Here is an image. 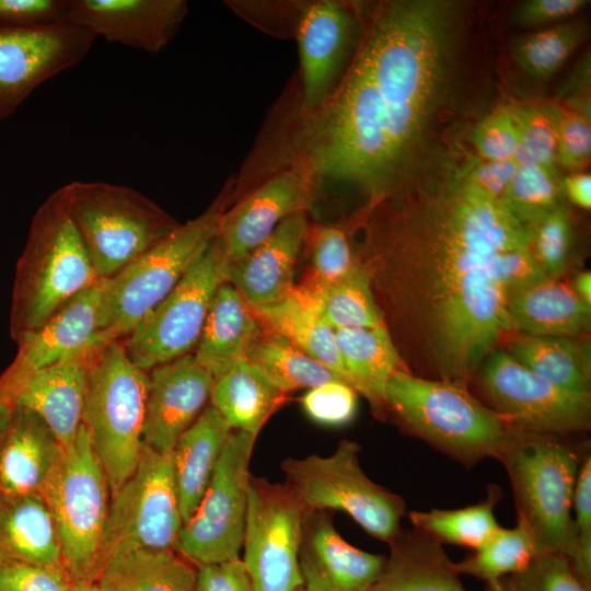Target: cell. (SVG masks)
Masks as SVG:
<instances>
[{"instance_id":"cell-1","label":"cell","mask_w":591,"mask_h":591,"mask_svg":"<svg viewBox=\"0 0 591 591\" xmlns=\"http://www.w3.org/2000/svg\"><path fill=\"white\" fill-rule=\"evenodd\" d=\"M456 5L444 0L383 3L343 81L304 115L303 152L293 165L316 183L390 197L428 137L451 79Z\"/></svg>"},{"instance_id":"cell-2","label":"cell","mask_w":591,"mask_h":591,"mask_svg":"<svg viewBox=\"0 0 591 591\" xmlns=\"http://www.w3.org/2000/svg\"><path fill=\"white\" fill-rule=\"evenodd\" d=\"M371 240L370 257L360 264L414 337L442 303L484 275L493 257L531 246L529 227L454 177L396 201Z\"/></svg>"},{"instance_id":"cell-3","label":"cell","mask_w":591,"mask_h":591,"mask_svg":"<svg viewBox=\"0 0 591 591\" xmlns=\"http://www.w3.org/2000/svg\"><path fill=\"white\" fill-rule=\"evenodd\" d=\"M99 281L60 187L36 210L16 264L10 311L12 339L18 344Z\"/></svg>"},{"instance_id":"cell-4","label":"cell","mask_w":591,"mask_h":591,"mask_svg":"<svg viewBox=\"0 0 591 591\" xmlns=\"http://www.w3.org/2000/svg\"><path fill=\"white\" fill-rule=\"evenodd\" d=\"M383 401L412 433L464 465L498 459L512 429L465 386L405 369L387 380Z\"/></svg>"},{"instance_id":"cell-5","label":"cell","mask_w":591,"mask_h":591,"mask_svg":"<svg viewBox=\"0 0 591 591\" xmlns=\"http://www.w3.org/2000/svg\"><path fill=\"white\" fill-rule=\"evenodd\" d=\"M229 187L198 217L178 224L114 276L101 280L99 331L106 343L124 338L161 302L217 237Z\"/></svg>"},{"instance_id":"cell-6","label":"cell","mask_w":591,"mask_h":591,"mask_svg":"<svg viewBox=\"0 0 591 591\" xmlns=\"http://www.w3.org/2000/svg\"><path fill=\"white\" fill-rule=\"evenodd\" d=\"M498 460L512 486L517 518L529 529L537 555L566 556L581 464L578 453L555 434L511 429Z\"/></svg>"},{"instance_id":"cell-7","label":"cell","mask_w":591,"mask_h":591,"mask_svg":"<svg viewBox=\"0 0 591 591\" xmlns=\"http://www.w3.org/2000/svg\"><path fill=\"white\" fill-rule=\"evenodd\" d=\"M148 373L112 340L93 357L88 374L84 426L107 478L111 496L136 468L141 450Z\"/></svg>"},{"instance_id":"cell-8","label":"cell","mask_w":591,"mask_h":591,"mask_svg":"<svg viewBox=\"0 0 591 591\" xmlns=\"http://www.w3.org/2000/svg\"><path fill=\"white\" fill-rule=\"evenodd\" d=\"M61 189L100 280L117 274L178 225L128 186L73 181Z\"/></svg>"},{"instance_id":"cell-9","label":"cell","mask_w":591,"mask_h":591,"mask_svg":"<svg viewBox=\"0 0 591 591\" xmlns=\"http://www.w3.org/2000/svg\"><path fill=\"white\" fill-rule=\"evenodd\" d=\"M39 495L51 514L65 569L76 581L94 583L104 567L102 540L111 491L83 425Z\"/></svg>"},{"instance_id":"cell-10","label":"cell","mask_w":591,"mask_h":591,"mask_svg":"<svg viewBox=\"0 0 591 591\" xmlns=\"http://www.w3.org/2000/svg\"><path fill=\"white\" fill-rule=\"evenodd\" d=\"M359 452L357 442L341 440L328 456L288 457L281 463L285 484L304 509L344 511L368 534L389 544L402 530L405 501L366 475Z\"/></svg>"},{"instance_id":"cell-11","label":"cell","mask_w":591,"mask_h":591,"mask_svg":"<svg viewBox=\"0 0 591 591\" xmlns=\"http://www.w3.org/2000/svg\"><path fill=\"white\" fill-rule=\"evenodd\" d=\"M183 523L172 453L143 444L132 474L111 496L102 540L104 565L123 549H175Z\"/></svg>"},{"instance_id":"cell-12","label":"cell","mask_w":591,"mask_h":591,"mask_svg":"<svg viewBox=\"0 0 591 591\" xmlns=\"http://www.w3.org/2000/svg\"><path fill=\"white\" fill-rule=\"evenodd\" d=\"M255 440L244 431L231 432L200 502L183 523L175 549L197 567L240 557Z\"/></svg>"},{"instance_id":"cell-13","label":"cell","mask_w":591,"mask_h":591,"mask_svg":"<svg viewBox=\"0 0 591 591\" xmlns=\"http://www.w3.org/2000/svg\"><path fill=\"white\" fill-rule=\"evenodd\" d=\"M216 239L173 290L120 339L129 359L148 371L196 348L219 286L224 282Z\"/></svg>"},{"instance_id":"cell-14","label":"cell","mask_w":591,"mask_h":591,"mask_svg":"<svg viewBox=\"0 0 591 591\" xmlns=\"http://www.w3.org/2000/svg\"><path fill=\"white\" fill-rule=\"evenodd\" d=\"M479 385L489 408L512 429L563 434L590 426V393L556 386L528 370L509 352L489 354Z\"/></svg>"},{"instance_id":"cell-15","label":"cell","mask_w":591,"mask_h":591,"mask_svg":"<svg viewBox=\"0 0 591 591\" xmlns=\"http://www.w3.org/2000/svg\"><path fill=\"white\" fill-rule=\"evenodd\" d=\"M242 548L255 591L303 588L299 547L304 508L283 484L251 474Z\"/></svg>"},{"instance_id":"cell-16","label":"cell","mask_w":591,"mask_h":591,"mask_svg":"<svg viewBox=\"0 0 591 591\" xmlns=\"http://www.w3.org/2000/svg\"><path fill=\"white\" fill-rule=\"evenodd\" d=\"M96 36L67 19L46 24H0V119L45 81L81 62Z\"/></svg>"},{"instance_id":"cell-17","label":"cell","mask_w":591,"mask_h":591,"mask_svg":"<svg viewBox=\"0 0 591 591\" xmlns=\"http://www.w3.org/2000/svg\"><path fill=\"white\" fill-rule=\"evenodd\" d=\"M316 184L310 172L292 165L224 211L216 237L223 264L258 246L287 217L308 211L313 205Z\"/></svg>"},{"instance_id":"cell-18","label":"cell","mask_w":591,"mask_h":591,"mask_svg":"<svg viewBox=\"0 0 591 591\" xmlns=\"http://www.w3.org/2000/svg\"><path fill=\"white\" fill-rule=\"evenodd\" d=\"M215 379L187 354L159 364L148 374L142 442L172 453L178 438L210 403Z\"/></svg>"},{"instance_id":"cell-19","label":"cell","mask_w":591,"mask_h":591,"mask_svg":"<svg viewBox=\"0 0 591 591\" xmlns=\"http://www.w3.org/2000/svg\"><path fill=\"white\" fill-rule=\"evenodd\" d=\"M100 293L101 280L24 336L14 360L0 375V387L60 362L94 355L105 346L97 326Z\"/></svg>"},{"instance_id":"cell-20","label":"cell","mask_w":591,"mask_h":591,"mask_svg":"<svg viewBox=\"0 0 591 591\" xmlns=\"http://www.w3.org/2000/svg\"><path fill=\"white\" fill-rule=\"evenodd\" d=\"M386 556L349 544L337 532L331 511L304 509L299 569L306 591H369Z\"/></svg>"},{"instance_id":"cell-21","label":"cell","mask_w":591,"mask_h":591,"mask_svg":"<svg viewBox=\"0 0 591 591\" xmlns=\"http://www.w3.org/2000/svg\"><path fill=\"white\" fill-rule=\"evenodd\" d=\"M187 8L183 0H68L66 19L96 38L158 53L177 32Z\"/></svg>"},{"instance_id":"cell-22","label":"cell","mask_w":591,"mask_h":591,"mask_svg":"<svg viewBox=\"0 0 591 591\" xmlns=\"http://www.w3.org/2000/svg\"><path fill=\"white\" fill-rule=\"evenodd\" d=\"M355 28L348 8L323 0L305 5L299 16L297 38L304 115L317 112L334 93L338 72Z\"/></svg>"},{"instance_id":"cell-23","label":"cell","mask_w":591,"mask_h":591,"mask_svg":"<svg viewBox=\"0 0 591 591\" xmlns=\"http://www.w3.org/2000/svg\"><path fill=\"white\" fill-rule=\"evenodd\" d=\"M95 354L60 362L0 387V397L13 407L35 413L60 445L68 448L82 425L89 368Z\"/></svg>"},{"instance_id":"cell-24","label":"cell","mask_w":591,"mask_h":591,"mask_svg":"<svg viewBox=\"0 0 591 591\" xmlns=\"http://www.w3.org/2000/svg\"><path fill=\"white\" fill-rule=\"evenodd\" d=\"M309 230L306 211L287 217L258 246L223 264L224 282L233 286L252 306L288 296L294 288V267Z\"/></svg>"},{"instance_id":"cell-25","label":"cell","mask_w":591,"mask_h":591,"mask_svg":"<svg viewBox=\"0 0 591 591\" xmlns=\"http://www.w3.org/2000/svg\"><path fill=\"white\" fill-rule=\"evenodd\" d=\"M63 448L35 413L13 407L0 448V494H40Z\"/></svg>"},{"instance_id":"cell-26","label":"cell","mask_w":591,"mask_h":591,"mask_svg":"<svg viewBox=\"0 0 591 591\" xmlns=\"http://www.w3.org/2000/svg\"><path fill=\"white\" fill-rule=\"evenodd\" d=\"M263 331L252 305L233 286L222 282L211 301L194 356L217 379L245 358Z\"/></svg>"},{"instance_id":"cell-27","label":"cell","mask_w":591,"mask_h":591,"mask_svg":"<svg viewBox=\"0 0 591 591\" xmlns=\"http://www.w3.org/2000/svg\"><path fill=\"white\" fill-rule=\"evenodd\" d=\"M509 328L529 336L573 337L588 331L591 305L559 278H545L508 297Z\"/></svg>"},{"instance_id":"cell-28","label":"cell","mask_w":591,"mask_h":591,"mask_svg":"<svg viewBox=\"0 0 591 591\" xmlns=\"http://www.w3.org/2000/svg\"><path fill=\"white\" fill-rule=\"evenodd\" d=\"M389 545L383 571L369 591H468L455 563L431 536L401 530Z\"/></svg>"},{"instance_id":"cell-29","label":"cell","mask_w":591,"mask_h":591,"mask_svg":"<svg viewBox=\"0 0 591 591\" xmlns=\"http://www.w3.org/2000/svg\"><path fill=\"white\" fill-rule=\"evenodd\" d=\"M65 568L57 531L39 494H0V563Z\"/></svg>"},{"instance_id":"cell-30","label":"cell","mask_w":591,"mask_h":591,"mask_svg":"<svg viewBox=\"0 0 591 591\" xmlns=\"http://www.w3.org/2000/svg\"><path fill=\"white\" fill-rule=\"evenodd\" d=\"M232 431L222 415L209 404L178 438L172 457L184 522L200 502Z\"/></svg>"},{"instance_id":"cell-31","label":"cell","mask_w":591,"mask_h":591,"mask_svg":"<svg viewBox=\"0 0 591 591\" xmlns=\"http://www.w3.org/2000/svg\"><path fill=\"white\" fill-rule=\"evenodd\" d=\"M197 566L176 549H123L95 580L99 591H196Z\"/></svg>"},{"instance_id":"cell-32","label":"cell","mask_w":591,"mask_h":591,"mask_svg":"<svg viewBox=\"0 0 591 591\" xmlns=\"http://www.w3.org/2000/svg\"><path fill=\"white\" fill-rule=\"evenodd\" d=\"M252 308L265 328L285 337L354 387L340 358L335 329L296 287L275 302Z\"/></svg>"},{"instance_id":"cell-33","label":"cell","mask_w":591,"mask_h":591,"mask_svg":"<svg viewBox=\"0 0 591 591\" xmlns=\"http://www.w3.org/2000/svg\"><path fill=\"white\" fill-rule=\"evenodd\" d=\"M285 399L286 393L243 358L215 379L210 405L222 415L232 430L257 437Z\"/></svg>"},{"instance_id":"cell-34","label":"cell","mask_w":591,"mask_h":591,"mask_svg":"<svg viewBox=\"0 0 591 591\" xmlns=\"http://www.w3.org/2000/svg\"><path fill=\"white\" fill-rule=\"evenodd\" d=\"M335 339L355 390L372 406L384 405L387 380L395 371L404 369L386 324L335 329Z\"/></svg>"},{"instance_id":"cell-35","label":"cell","mask_w":591,"mask_h":591,"mask_svg":"<svg viewBox=\"0 0 591 591\" xmlns=\"http://www.w3.org/2000/svg\"><path fill=\"white\" fill-rule=\"evenodd\" d=\"M509 354L543 380L567 391L590 393V358L566 336H529L509 345Z\"/></svg>"},{"instance_id":"cell-36","label":"cell","mask_w":591,"mask_h":591,"mask_svg":"<svg viewBox=\"0 0 591 591\" xmlns=\"http://www.w3.org/2000/svg\"><path fill=\"white\" fill-rule=\"evenodd\" d=\"M245 359L286 394L327 382H345L333 370L265 327L248 348Z\"/></svg>"},{"instance_id":"cell-37","label":"cell","mask_w":591,"mask_h":591,"mask_svg":"<svg viewBox=\"0 0 591 591\" xmlns=\"http://www.w3.org/2000/svg\"><path fill=\"white\" fill-rule=\"evenodd\" d=\"M294 287L314 304L334 329L376 327L385 324L370 277L359 262L348 276L325 288L305 290Z\"/></svg>"},{"instance_id":"cell-38","label":"cell","mask_w":591,"mask_h":591,"mask_svg":"<svg viewBox=\"0 0 591 591\" xmlns=\"http://www.w3.org/2000/svg\"><path fill=\"white\" fill-rule=\"evenodd\" d=\"M501 498L499 487L490 485L483 501L459 509H431L410 511L413 528L441 544L448 543L476 549L500 526L495 518V507Z\"/></svg>"},{"instance_id":"cell-39","label":"cell","mask_w":591,"mask_h":591,"mask_svg":"<svg viewBox=\"0 0 591 591\" xmlns=\"http://www.w3.org/2000/svg\"><path fill=\"white\" fill-rule=\"evenodd\" d=\"M537 555L531 533L517 518L513 528H501L455 568L460 575L473 576L486 586H496L502 578L523 570Z\"/></svg>"},{"instance_id":"cell-40","label":"cell","mask_w":591,"mask_h":591,"mask_svg":"<svg viewBox=\"0 0 591 591\" xmlns=\"http://www.w3.org/2000/svg\"><path fill=\"white\" fill-rule=\"evenodd\" d=\"M587 23L565 21L523 35L511 45L514 63L534 80L552 78L587 37Z\"/></svg>"},{"instance_id":"cell-41","label":"cell","mask_w":591,"mask_h":591,"mask_svg":"<svg viewBox=\"0 0 591 591\" xmlns=\"http://www.w3.org/2000/svg\"><path fill=\"white\" fill-rule=\"evenodd\" d=\"M563 197L559 170L521 162L501 204L518 221L529 227L563 205Z\"/></svg>"},{"instance_id":"cell-42","label":"cell","mask_w":591,"mask_h":591,"mask_svg":"<svg viewBox=\"0 0 591 591\" xmlns=\"http://www.w3.org/2000/svg\"><path fill=\"white\" fill-rule=\"evenodd\" d=\"M518 124V163L531 162L558 169L556 121L551 101L513 105Z\"/></svg>"},{"instance_id":"cell-43","label":"cell","mask_w":591,"mask_h":591,"mask_svg":"<svg viewBox=\"0 0 591 591\" xmlns=\"http://www.w3.org/2000/svg\"><path fill=\"white\" fill-rule=\"evenodd\" d=\"M312 273L298 286L305 290H318L348 276L358 265L345 232L336 227L317 225L310 229Z\"/></svg>"},{"instance_id":"cell-44","label":"cell","mask_w":591,"mask_h":591,"mask_svg":"<svg viewBox=\"0 0 591 591\" xmlns=\"http://www.w3.org/2000/svg\"><path fill=\"white\" fill-rule=\"evenodd\" d=\"M531 250L547 278H559L567 269L573 242L571 215L560 205L529 225Z\"/></svg>"},{"instance_id":"cell-45","label":"cell","mask_w":591,"mask_h":591,"mask_svg":"<svg viewBox=\"0 0 591 591\" xmlns=\"http://www.w3.org/2000/svg\"><path fill=\"white\" fill-rule=\"evenodd\" d=\"M570 541L566 557L578 577L591 588V456L580 464L572 501Z\"/></svg>"},{"instance_id":"cell-46","label":"cell","mask_w":591,"mask_h":591,"mask_svg":"<svg viewBox=\"0 0 591 591\" xmlns=\"http://www.w3.org/2000/svg\"><path fill=\"white\" fill-rule=\"evenodd\" d=\"M510 591H590L568 558L558 553L540 554L521 571L506 577Z\"/></svg>"},{"instance_id":"cell-47","label":"cell","mask_w":591,"mask_h":591,"mask_svg":"<svg viewBox=\"0 0 591 591\" xmlns=\"http://www.w3.org/2000/svg\"><path fill=\"white\" fill-rule=\"evenodd\" d=\"M556 121L558 169L586 171L591 158V118L551 101Z\"/></svg>"},{"instance_id":"cell-48","label":"cell","mask_w":591,"mask_h":591,"mask_svg":"<svg viewBox=\"0 0 591 591\" xmlns=\"http://www.w3.org/2000/svg\"><path fill=\"white\" fill-rule=\"evenodd\" d=\"M471 141L482 161L514 158L519 148V131L513 105L495 108L474 127Z\"/></svg>"},{"instance_id":"cell-49","label":"cell","mask_w":591,"mask_h":591,"mask_svg":"<svg viewBox=\"0 0 591 591\" xmlns=\"http://www.w3.org/2000/svg\"><path fill=\"white\" fill-rule=\"evenodd\" d=\"M304 414L314 422L339 427L350 422L358 406V392L341 381L309 389L301 397Z\"/></svg>"},{"instance_id":"cell-50","label":"cell","mask_w":591,"mask_h":591,"mask_svg":"<svg viewBox=\"0 0 591 591\" xmlns=\"http://www.w3.org/2000/svg\"><path fill=\"white\" fill-rule=\"evenodd\" d=\"M76 586L77 581L65 568L0 563V591H74Z\"/></svg>"},{"instance_id":"cell-51","label":"cell","mask_w":591,"mask_h":591,"mask_svg":"<svg viewBox=\"0 0 591 591\" xmlns=\"http://www.w3.org/2000/svg\"><path fill=\"white\" fill-rule=\"evenodd\" d=\"M518 165L514 158L500 161L480 160L454 177L467 193L489 201L501 202Z\"/></svg>"},{"instance_id":"cell-52","label":"cell","mask_w":591,"mask_h":591,"mask_svg":"<svg viewBox=\"0 0 591 591\" xmlns=\"http://www.w3.org/2000/svg\"><path fill=\"white\" fill-rule=\"evenodd\" d=\"M588 0H525L512 12V22L523 28L561 23L583 10Z\"/></svg>"},{"instance_id":"cell-53","label":"cell","mask_w":591,"mask_h":591,"mask_svg":"<svg viewBox=\"0 0 591 591\" xmlns=\"http://www.w3.org/2000/svg\"><path fill=\"white\" fill-rule=\"evenodd\" d=\"M68 0H0V24H46L65 20Z\"/></svg>"},{"instance_id":"cell-54","label":"cell","mask_w":591,"mask_h":591,"mask_svg":"<svg viewBox=\"0 0 591 591\" xmlns=\"http://www.w3.org/2000/svg\"><path fill=\"white\" fill-rule=\"evenodd\" d=\"M196 591H255L243 560L235 559L197 567Z\"/></svg>"},{"instance_id":"cell-55","label":"cell","mask_w":591,"mask_h":591,"mask_svg":"<svg viewBox=\"0 0 591 591\" xmlns=\"http://www.w3.org/2000/svg\"><path fill=\"white\" fill-rule=\"evenodd\" d=\"M558 103L590 118V57L575 67L558 95Z\"/></svg>"},{"instance_id":"cell-56","label":"cell","mask_w":591,"mask_h":591,"mask_svg":"<svg viewBox=\"0 0 591 591\" xmlns=\"http://www.w3.org/2000/svg\"><path fill=\"white\" fill-rule=\"evenodd\" d=\"M563 192L573 205L591 208V175L587 171L569 173L563 177Z\"/></svg>"},{"instance_id":"cell-57","label":"cell","mask_w":591,"mask_h":591,"mask_svg":"<svg viewBox=\"0 0 591 591\" xmlns=\"http://www.w3.org/2000/svg\"><path fill=\"white\" fill-rule=\"evenodd\" d=\"M576 293L591 305V274L590 270L579 273L571 282Z\"/></svg>"},{"instance_id":"cell-58","label":"cell","mask_w":591,"mask_h":591,"mask_svg":"<svg viewBox=\"0 0 591 591\" xmlns=\"http://www.w3.org/2000/svg\"><path fill=\"white\" fill-rule=\"evenodd\" d=\"M13 413V406L0 397V448L8 432Z\"/></svg>"},{"instance_id":"cell-59","label":"cell","mask_w":591,"mask_h":591,"mask_svg":"<svg viewBox=\"0 0 591 591\" xmlns=\"http://www.w3.org/2000/svg\"><path fill=\"white\" fill-rule=\"evenodd\" d=\"M74 591H99L95 583L86 581H77Z\"/></svg>"},{"instance_id":"cell-60","label":"cell","mask_w":591,"mask_h":591,"mask_svg":"<svg viewBox=\"0 0 591 591\" xmlns=\"http://www.w3.org/2000/svg\"><path fill=\"white\" fill-rule=\"evenodd\" d=\"M485 591H510L506 578H502L496 586H486Z\"/></svg>"},{"instance_id":"cell-61","label":"cell","mask_w":591,"mask_h":591,"mask_svg":"<svg viewBox=\"0 0 591 591\" xmlns=\"http://www.w3.org/2000/svg\"><path fill=\"white\" fill-rule=\"evenodd\" d=\"M298 591H306L304 588L299 589Z\"/></svg>"}]
</instances>
